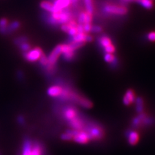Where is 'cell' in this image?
Instances as JSON below:
<instances>
[{
  "label": "cell",
  "mask_w": 155,
  "mask_h": 155,
  "mask_svg": "<svg viewBox=\"0 0 155 155\" xmlns=\"http://www.w3.org/2000/svg\"><path fill=\"white\" fill-rule=\"evenodd\" d=\"M84 32L86 34H88L91 32V28H92V23H84Z\"/></svg>",
  "instance_id": "836d02e7"
},
{
  "label": "cell",
  "mask_w": 155,
  "mask_h": 155,
  "mask_svg": "<svg viewBox=\"0 0 155 155\" xmlns=\"http://www.w3.org/2000/svg\"><path fill=\"white\" fill-rule=\"evenodd\" d=\"M121 2H122L123 3H133V2H135L136 0H120Z\"/></svg>",
  "instance_id": "f35d334b"
},
{
  "label": "cell",
  "mask_w": 155,
  "mask_h": 155,
  "mask_svg": "<svg viewBox=\"0 0 155 155\" xmlns=\"http://www.w3.org/2000/svg\"><path fill=\"white\" fill-rule=\"evenodd\" d=\"M87 35V34H86L85 32H78L75 36L71 37V42L76 41V42L86 43Z\"/></svg>",
  "instance_id": "d6986e66"
},
{
  "label": "cell",
  "mask_w": 155,
  "mask_h": 155,
  "mask_svg": "<svg viewBox=\"0 0 155 155\" xmlns=\"http://www.w3.org/2000/svg\"><path fill=\"white\" fill-rule=\"evenodd\" d=\"M93 41V37L89 35H87V37H86V42H91Z\"/></svg>",
  "instance_id": "74e56055"
},
{
  "label": "cell",
  "mask_w": 155,
  "mask_h": 155,
  "mask_svg": "<svg viewBox=\"0 0 155 155\" xmlns=\"http://www.w3.org/2000/svg\"><path fill=\"white\" fill-rule=\"evenodd\" d=\"M74 132L75 130L74 129H67L64 133H63L61 135L60 138L62 140H65V141H71L73 139Z\"/></svg>",
  "instance_id": "ffe728a7"
},
{
  "label": "cell",
  "mask_w": 155,
  "mask_h": 155,
  "mask_svg": "<svg viewBox=\"0 0 155 155\" xmlns=\"http://www.w3.org/2000/svg\"><path fill=\"white\" fill-rule=\"evenodd\" d=\"M86 17H87V12H81L79 14L78 17V22L77 23L78 24H81V25H83V24L85 22Z\"/></svg>",
  "instance_id": "4316f807"
},
{
  "label": "cell",
  "mask_w": 155,
  "mask_h": 155,
  "mask_svg": "<svg viewBox=\"0 0 155 155\" xmlns=\"http://www.w3.org/2000/svg\"><path fill=\"white\" fill-rule=\"evenodd\" d=\"M39 61H40V64L43 67H46V66L48 64V59L47 57L44 54V53L41 56V57L39 59Z\"/></svg>",
  "instance_id": "f1b7e54d"
},
{
  "label": "cell",
  "mask_w": 155,
  "mask_h": 155,
  "mask_svg": "<svg viewBox=\"0 0 155 155\" xmlns=\"http://www.w3.org/2000/svg\"><path fill=\"white\" fill-rule=\"evenodd\" d=\"M71 5V0H54V2L52 3L53 12H57L66 9Z\"/></svg>",
  "instance_id": "8fae6325"
},
{
  "label": "cell",
  "mask_w": 155,
  "mask_h": 155,
  "mask_svg": "<svg viewBox=\"0 0 155 155\" xmlns=\"http://www.w3.org/2000/svg\"><path fill=\"white\" fill-rule=\"evenodd\" d=\"M136 97L134 92L133 89H128L125 92V93L123 97V103L125 105H130L134 103V101L136 100Z\"/></svg>",
  "instance_id": "4fadbf2b"
},
{
  "label": "cell",
  "mask_w": 155,
  "mask_h": 155,
  "mask_svg": "<svg viewBox=\"0 0 155 155\" xmlns=\"http://www.w3.org/2000/svg\"><path fill=\"white\" fill-rule=\"evenodd\" d=\"M71 27L69 25V23H65V24H63V25H61V29L62 31H64L65 32H67L69 30V28Z\"/></svg>",
  "instance_id": "e575fe53"
},
{
  "label": "cell",
  "mask_w": 155,
  "mask_h": 155,
  "mask_svg": "<svg viewBox=\"0 0 155 155\" xmlns=\"http://www.w3.org/2000/svg\"><path fill=\"white\" fill-rule=\"evenodd\" d=\"M155 124V119L145 114L142 113L138 114L132 120L131 126L133 128L138 129L143 127H150Z\"/></svg>",
  "instance_id": "277c9868"
},
{
  "label": "cell",
  "mask_w": 155,
  "mask_h": 155,
  "mask_svg": "<svg viewBox=\"0 0 155 155\" xmlns=\"http://www.w3.org/2000/svg\"><path fill=\"white\" fill-rule=\"evenodd\" d=\"M40 7L45 10V11L48 12L49 13H52L53 12V5H52V3L49 2H47V1H43L40 3Z\"/></svg>",
  "instance_id": "7402d4cb"
},
{
  "label": "cell",
  "mask_w": 155,
  "mask_h": 155,
  "mask_svg": "<svg viewBox=\"0 0 155 155\" xmlns=\"http://www.w3.org/2000/svg\"><path fill=\"white\" fill-rule=\"evenodd\" d=\"M134 103L136 111H137L138 114L143 113L144 101L142 97H137L134 101Z\"/></svg>",
  "instance_id": "2e32d148"
},
{
  "label": "cell",
  "mask_w": 155,
  "mask_h": 155,
  "mask_svg": "<svg viewBox=\"0 0 155 155\" xmlns=\"http://www.w3.org/2000/svg\"><path fill=\"white\" fill-rule=\"evenodd\" d=\"M28 41V38L27 37L22 36H19V37H18V38L14 39V43L16 45L19 46V45L21 44V43H23L24 42H27Z\"/></svg>",
  "instance_id": "484cf974"
},
{
  "label": "cell",
  "mask_w": 155,
  "mask_h": 155,
  "mask_svg": "<svg viewBox=\"0 0 155 155\" xmlns=\"http://www.w3.org/2000/svg\"><path fill=\"white\" fill-rule=\"evenodd\" d=\"M21 155H46L45 147L38 140L27 138L23 143Z\"/></svg>",
  "instance_id": "6da1fadb"
},
{
  "label": "cell",
  "mask_w": 155,
  "mask_h": 155,
  "mask_svg": "<svg viewBox=\"0 0 155 155\" xmlns=\"http://www.w3.org/2000/svg\"><path fill=\"white\" fill-rule=\"evenodd\" d=\"M152 1H153V0H152Z\"/></svg>",
  "instance_id": "ab89813d"
},
{
  "label": "cell",
  "mask_w": 155,
  "mask_h": 155,
  "mask_svg": "<svg viewBox=\"0 0 155 155\" xmlns=\"http://www.w3.org/2000/svg\"><path fill=\"white\" fill-rule=\"evenodd\" d=\"M82 130L88 134L90 141H99L103 139L105 134L103 126L94 121L87 120Z\"/></svg>",
  "instance_id": "7a4b0ae2"
},
{
  "label": "cell",
  "mask_w": 155,
  "mask_h": 155,
  "mask_svg": "<svg viewBox=\"0 0 155 155\" xmlns=\"http://www.w3.org/2000/svg\"><path fill=\"white\" fill-rule=\"evenodd\" d=\"M43 54L42 50L40 47H35L28 52L23 53V56L29 62H35L39 60L41 56Z\"/></svg>",
  "instance_id": "52a82bcc"
},
{
  "label": "cell",
  "mask_w": 155,
  "mask_h": 155,
  "mask_svg": "<svg viewBox=\"0 0 155 155\" xmlns=\"http://www.w3.org/2000/svg\"><path fill=\"white\" fill-rule=\"evenodd\" d=\"M63 87L60 85H52L48 88L47 91V94L53 98H58L62 93Z\"/></svg>",
  "instance_id": "5bb4252c"
},
{
  "label": "cell",
  "mask_w": 155,
  "mask_h": 155,
  "mask_svg": "<svg viewBox=\"0 0 155 155\" xmlns=\"http://www.w3.org/2000/svg\"><path fill=\"white\" fill-rule=\"evenodd\" d=\"M147 38L149 41L155 42V31L149 32L147 35Z\"/></svg>",
  "instance_id": "d6a6232c"
},
{
  "label": "cell",
  "mask_w": 155,
  "mask_h": 155,
  "mask_svg": "<svg viewBox=\"0 0 155 155\" xmlns=\"http://www.w3.org/2000/svg\"><path fill=\"white\" fill-rule=\"evenodd\" d=\"M77 27V26H76ZM76 27H71L69 28V30L68 31L67 33L68 35H69V36L70 37H72L75 36L76 34L78 33V31H77V28H76Z\"/></svg>",
  "instance_id": "1f68e13d"
},
{
  "label": "cell",
  "mask_w": 155,
  "mask_h": 155,
  "mask_svg": "<svg viewBox=\"0 0 155 155\" xmlns=\"http://www.w3.org/2000/svg\"><path fill=\"white\" fill-rule=\"evenodd\" d=\"M102 11L108 16H123L128 13V8L124 5L107 3L103 5Z\"/></svg>",
  "instance_id": "3957f363"
},
{
  "label": "cell",
  "mask_w": 155,
  "mask_h": 155,
  "mask_svg": "<svg viewBox=\"0 0 155 155\" xmlns=\"http://www.w3.org/2000/svg\"><path fill=\"white\" fill-rule=\"evenodd\" d=\"M135 2L147 10H151L154 7V3L152 0H136Z\"/></svg>",
  "instance_id": "e0dca14e"
},
{
  "label": "cell",
  "mask_w": 155,
  "mask_h": 155,
  "mask_svg": "<svg viewBox=\"0 0 155 155\" xmlns=\"http://www.w3.org/2000/svg\"><path fill=\"white\" fill-rule=\"evenodd\" d=\"M85 7L86 9V12L93 14L94 12V5L93 0H84Z\"/></svg>",
  "instance_id": "603a6c76"
},
{
  "label": "cell",
  "mask_w": 155,
  "mask_h": 155,
  "mask_svg": "<svg viewBox=\"0 0 155 155\" xmlns=\"http://www.w3.org/2000/svg\"><path fill=\"white\" fill-rule=\"evenodd\" d=\"M86 119L83 118V116H81L80 114L77 116L76 118L71 120L69 122H68V125L69 127L74 130H80L84 129L85 123L87 122Z\"/></svg>",
  "instance_id": "9c48e42d"
},
{
  "label": "cell",
  "mask_w": 155,
  "mask_h": 155,
  "mask_svg": "<svg viewBox=\"0 0 155 155\" xmlns=\"http://www.w3.org/2000/svg\"><path fill=\"white\" fill-rule=\"evenodd\" d=\"M8 25V19L5 18L0 19V34L7 35V27Z\"/></svg>",
  "instance_id": "44dd1931"
},
{
  "label": "cell",
  "mask_w": 155,
  "mask_h": 155,
  "mask_svg": "<svg viewBox=\"0 0 155 155\" xmlns=\"http://www.w3.org/2000/svg\"><path fill=\"white\" fill-rule=\"evenodd\" d=\"M52 17L56 21L57 25H63L69 22L72 19V13L67 8L57 12L51 13Z\"/></svg>",
  "instance_id": "8992f818"
},
{
  "label": "cell",
  "mask_w": 155,
  "mask_h": 155,
  "mask_svg": "<svg viewBox=\"0 0 155 155\" xmlns=\"http://www.w3.org/2000/svg\"><path fill=\"white\" fill-rule=\"evenodd\" d=\"M103 28L100 25H93L91 28V32L96 34H98L102 32Z\"/></svg>",
  "instance_id": "4dcf8cb0"
},
{
  "label": "cell",
  "mask_w": 155,
  "mask_h": 155,
  "mask_svg": "<svg viewBox=\"0 0 155 155\" xmlns=\"http://www.w3.org/2000/svg\"><path fill=\"white\" fill-rule=\"evenodd\" d=\"M104 58L105 62L110 64L111 63H113L115 60L116 57L112 53H105Z\"/></svg>",
  "instance_id": "d4e9b609"
},
{
  "label": "cell",
  "mask_w": 155,
  "mask_h": 155,
  "mask_svg": "<svg viewBox=\"0 0 155 155\" xmlns=\"http://www.w3.org/2000/svg\"><path fill=\"white\" fill-rule=\"evenodd\" d=\"M61 54V44H60L58 45L50 53V54L48 56V64L45 68L46 70L49 72V73L52 74V72H55V67L57 60Z\"/></svg>",
  "instance_id": "5b68a950"
},
{
  "label": "cell",
  "mask_w": 155,
  "mask_h": 155,
  "mask_svg": "<svg viewBox=\"0 0 155 155\" xmlns=\"http://www.w3.org/2000/svg\"><path fill=\"white\" fill-rule=\"evenodd\" d=\"M16 76L19 81H23L24 80V74L22 71L18 70L16 72Z\"/></svg>",
  "instance_id": "d590c367"
},
{
  "label": "cell",
  "mask_w": 155,
  "mask_h": 155,
  "mask_svg": "<svg viewBox=\"0 0 155 155\" xmlns=\"http://www.w3.org/2000/svg\"><path fill=\"white\" fill-rule=\"evenodd\" d=\"M103 50L105 52V53H112V54H113L116 51V48L114 44H111L108 47H105Z\"/></svg>",
  "instance_id": "f546056e"
},
{
  "label": "cell",
  "mask_w": 155,
  "mask_h": 155,
  "mask_svg": "<svg viewBox=\"0 0 155 155\" xmlns=\"http://www.w3.org/2000/svg\"><path fill=\"white\" fill-rule=\"evenodd\" d=\"M78 110L75 107L71 105L66 106L62 110V118L67 122H69L71 120L78 116Z\"/></svg>",
  "instance_id": "ba28073f"
},
{
  "label": "cell",
  "mask_w": 155,
  "mask_h": 155,
  "mask_svg": "<svg viewBox=\"0 0 155 155\" xmlns=\"http://www.w3.org/2000/svg\"><path fill=\"white\" fill-rule=\"evenodd\" d=\"M98 43L99 46L101 48H102L103 49H104L105 47H108L109 45L113 44L112 40H110V38L106 35H102L100 36L98 38Z\"/></svg>",
  "instance_id": "9a60e30c"
},
{
  "label": "cell",
  "mask_w": 155,
  "mask_h": 155,
  "mask_svg": "<svg viewBox=\"0 0 155 155\" xmlns=\"http://www.w3.org/2000/svg\"><path fill=\"white\" fill-rule=\"evenodd\" d=\"M75 56V51H69L62 54V57L64 60L67 61H71Z\"/></svg>",
  "instance_id": "cb8c5ba5"
},
{
  "label": "cell",
  "mask_w": 155,
  "mask_h": 155,
  "mask_svg": "<svg viewBox=\"0 0 155 155\" xmlns=\"http://www.w3.org/2000/svg\"><path fill=\"white\" fill-rule=\"evenodd\" d=\"M17 122L20 125H23L25 123V118L23 117L22 115H19L17 117Z\"/></svg>",
  "instance_id": "8d00e7d4"
},
{
  "label": "cell",
  "mask_w": 155,
  "mask_h": 155,
  "mask_svg": "<svg viewBox=\"0 0 155 155\" xmlns=\"http://www.w3.org/2000/svg\"><path fill=\"white\" fill-rule=\"evenodd\" d=\"M74 141L80 144H87L89 143L90 141V138L88 134H87L84 130H75V132L73 136Z\"/></svg>",
  "instance_id": "30bf717a"
},
{
  "label": "cell",
  "mask_w": 155,
  "mask_h": 155,
  "mask_svg": "<svg viewBox=\"0 0 155 155\" xmlns=\"http://www.w3.org/2000/svg\"><path fill=\"white\" fill-rule=\"evenodd\" d=\"M125 137L130 145H135L139 141V134L135 130H127L125 132Z\"/></svg>",
  "instance_id": "7c38bea8"
},
{
  "label": "cell",
  "mask_w": 155,
  "mask_h": 155,
  "mask_svg": "<svg viewBox=\"0 0 155 155\" xmlns=\"http://www.w3.org/2000/svg\"><path fill=\"white\" fill-rule=\"evenodd\" d=\"M19 47L20 48V50H21L23 52H28L29 50H31V46L28 42H24L21 43V44L19 45Z\"/></svg>",
  "instance_id": "83f0119b"
},
{
  "label": "cell",
  "mask_w": 155,
  "mask_h": 155,
  "mask_svg": "<svg viewBox=\"0 0 155 155\" xmlns=\"http://www.w3.org/2000/svg\"><path fill=\"white\" fill-rule=\"evenodd\" d=\"M21 23L19 21H13L11 22L9 25H7V35H8V34H11V32H13L14 31H16V30L20 27Z\"/></svg>",
  "instance_id": "ac0fdd59"
}]
</instances>
